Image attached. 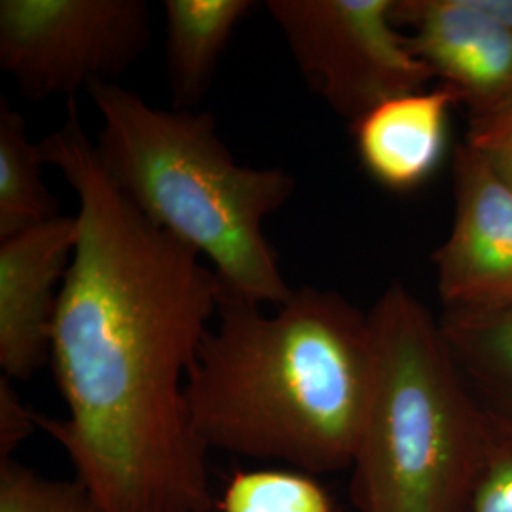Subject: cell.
Returning <instances> with one entry per match:
<instances>
[{"label": "cell", "instance_id": "6da1fadb", "mask_svg": "<svg viewBox=\"0 0 512 512\" xmlns=\"http://www.w3.org/2000/svg\"><path fill=\"white\" fill-rule=\"evenodd\" d=\"M38 145L78 198V243L50 342L69 414L35 423L101 511L209 512V448L186 380L219 308V277L114 186L74 101Z\"/></svg>", "mask_w": 512, "mask_h": 512}, {"label": "cell", "instance_id": "7a4b0ae2", "mask_svg": "<svg viewBox=\"0 0 512 512\" xmlns=\"http://www.w3.org/2000/svg\"><path fill=\"white\" fill-rule=\"evenodd\" d=\"M217 313L186 380L203 444L306 475L349 469L372 380L368 313L315 287L272 313L220 287Z\"/></svg>", "mask_w": 512, "mask_h": 512}, {"label": "cell", "instance_id": "3957f363", "mask_svg": "<svg viewBox=\"0 0 512 512\" xmlns=\"http://www.w3.org/2000/svg\"><path fill=\"white\" fill-rule=\"evenodd\" d=\"M88 93L103 120L97 156L135 209L207 258L224 291L260 306L289 300L262 226L293 196V175L239 165L211 112L156 109L116 82Z\"/></svg>", "mask_w": 512, "mask_h": 512}, {"label": "cell", "instance_id": "277c9868", "mask_svg": "<svg viewBox=\"0 0 512 512\" xmlns=\"http://www.w3.org/2000/svg\"><path fill=\"white\" fill-rule=\"evenodd\" d=\"M372 380L351 461L357 512H465L494 446L440 323L403 283L368 311Z\"/></svg>", "mask_w": 512, "mask_h": 512}, {"label": "cell", "instance_id": "5b68a950", "mask_svg": "<svg viewBox=\"0 0 512 512\" xmlns=\"http://www.w3.org/2000/svg\"><path fill=\"white\" fill-rule=\"evenodd\" d=\"M395 0H268L311 92L349 124L433 78L393 18Z\"/></svg>", "mask_w": 512, "mask_h": 512}, {"label": "cell", "instance_id": "8992f818", "mask_svg": "<svg viewBox=\"0 0 512 512\" xmlns=\"http://www.w3.org/2000/svg\"><path fill=\"white\" fill-rule=\"evenodd\" d=\"M143 0H2L0 67L31 101L116 82L145 54Z\"/></svg>", "mask_w": 512, "mask_h": 512}, {"label": "cell", "instance_id": "52a82bcc", "mask_svg": "<svg viewBox=\"0 0 512 512\" xmlns=\"http://www.w3.org/2000/svg\"><path fill=\"white\" fill-rule=\"evenodd\" d=\"M456 213L433 255L444 310L512 308V188L461 143L454 152Z\"/></svg>", "mask_w": 512, "mask_h": 512}, {"label": "cell", "instance_id": "ba28073f", "mask_svg": "<svg viewBox=\"0 0 512 512\" xmlns=\"http://www.w3.org/2000/svg\"><path fill=\"white\" fill-rule=\"evenodd\" d=\"M408 46L433 78L458 93L471 122L512 107V31L484 16L473 0H395Z\"/></svg>", "mask_w": 512, "mask_h": 512}, {"label": "cell", "instance_id": "9c48e42d", "mask_svg": "<svg viewBox=\"0 0 512 512\" xmlns=\"http://www.w3.org/2000/svg\"><path fill=\"white\" fill-rule=\"evenodd\" d=\"M76 243L78 219L61 215L0 239L2 376L27 380L50 359L57 300Z\"/></svg>", "mask_w": 512, "mask_h": 512}, {"label": "cell", "instance_id": "30bf717a", "mask_svg": "<svg viewBox=\"0 0 512 512\" xmlns=\"http://www.w3.org/2000/svg\"><path fill=\"white\" fill-rule=\"evenodd\" d=\"M456 103L458 93L440 84L368 110L351 124L363 169L391 192L418 190L442 162L448 116Z\"/></svg>", "mask_w": 512, "mask_h": 512}, {"label": "cell", "instance_id": "8fae6325", "mask_svg": "<svg viewBox=\"0 0 512 512\" xmlns=\"http://www.w3.org/2000/svg\"><path fill=\"white\" fill-rule=\"evenodd\" d=\"M251 0H165V57L173 109L194 110L209 92Z\"/></svg>", "mask_w": 512, "mask_h": 512}, {"label": "cell", "instance_id": "7c38bea8", "mask_svg": "<svg viewBox=\"0 0 512 512\" xmlns=\"http://www.w3.org/2000/svg\"><path fill=\"white\" fill-rule=\"evenodd\" d=\"M439 323L486 420L512 442V308L444 310Z\"/></svg>", "mask_w": 512, "mask_h": 512}, {"label": "cell", "instance_id": "4fadbf2b", "mask_svg": "<svg viewBox=\"0 0 512 512\" xmlns=\"http://www.w3.org/2000/svg\"><path fill=\"white\" fill-rule=\"evenodd\" d=\"M44 165L23 114L0 99V239L59 217L57 200L42 179Z\"/></svg>", "mask_w": 512, "mask_h": 512}, {"label": "cell", "instance_id": "5bb4252c", "mask_svg": "<svg viewBox=\"0 0 512 512\" xmlns=\"http://www.w3.org/2000/svg\"><path fill=\"white\" fill-rule=\"evenodd\" d=\"M224 512H332L330 497L300 471H253L234 476L226 488Z\"/></svg>", "mask_w": 512, "mask_h": 512}, {"label": "cell", "instance_id": "9a60e30c", "mask_svg": "<svg viewBox=\"0 0 512 512\" xmlns=\"http://www.w3.org/2000/svg\"><path fill=\"white\" fill-rule=\"evenodd\" d=\"M0 512L103 511L80 480H54L6 459L0 461Z\"/></svg>", "mask_w": 512, "mask_h": 512}, {"label": "cell", "instance_id": "2e32d148", "mask_svg": "<svg viewBox=\"0 0 512 512\" xmlns=\"http://www.w3.org/2000/svg\"><path fill=\"white\" fill-rule=\"evenodd\" d=\"M465 512H512V442L495 433L484 473Z\"/></svg>", "mask_w": 512, "mask_h": 512}, {"label": "cell", "instance_id": "e0dca14e", "mask_svg": "<svg viewBox=\"0 0 512 512\" xmlns=\"http://www.w3.org/2000/svg\"><path fill=\"white\" fill-rule=\"evenodd\" d=\"M465 145L512 188V107L471 122Z\"/></svg>", "mask_w": 512, "mask_h": 512}, {"label": "cell", "instance_id": "ac0fdd59", "mask_svg": "<svg viewBox=\"0 0 512 512\" xmlns=\"http://www.w3.org/2000/svg\"><path fill=\"white\" fill-rule=\"evenodd\" d=\"M35 425V412L21 403L12 380L0 376V461L12 459V452L31 435Z\"/></svg>", "mask_w": 512, "mask_h": 512}, {"label": "cell", "instance_id": "d6986e66", "mask_svg": "<svg viewBox=\"0 0 512 512\" xmlns=\"http://www.w3.org/2000/svg\"><path fill=\"white\" fill-rule=\"evenodd\" d=\"M476 8L495 21L497 25L512 31V0H473Z\"/></svg>", "mask_w": 512, "mask_h": 512}]
</instances>
